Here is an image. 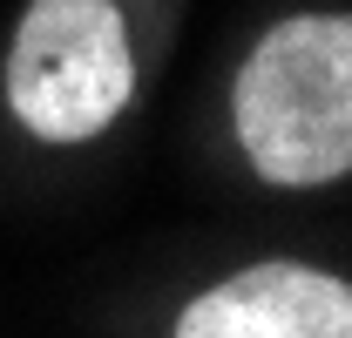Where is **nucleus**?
<instances>
[{
    "instance_id": "f257e3e1",
    "label": "nucleus",
    "mask_w": 352,
    "mask_h": 338,
    "mask_svg": "<svg viewBox=\"0 0 352 338\" xmlns=\"http://www.w3.org/2000/svg\"><path fill=\"white\" fill-rule=\"evenodd\" d=\"M237 142L264 183L311 190L352 169V14L278 21L230 95Z\"/></svg>"
},
{
    "instance_id": "f03ea898",
    "label": "nucleus",
    "mask_w": 352,
    "mask_h": 338,
    "mask_svg": "<svg viewBox=\"0 0 352 338\" xmlns=\"http://www.w3.org/2000/svg\"><path fill=\"white\" fill-rule=\"evenodd\" d=\"M135 54L109 0H34L7 47V109L41 142H88L129 109Z\"/></svg>"
},
{
    "instance_id": "7ed1b4c3",
    "label": "nucleus",
    "mask_w": 352,
    "mask_h": 338,
    "mask_svg": "<svg viewBox=\"0 0 352 338\" xmlns=\"http://www.w3.org/2000/svg\"><path fill=\"white\" fill-rule=\"evenodd\" d=\"M176 338H352V284L311 264H251L183 304Z\"/></svg>"
}]
</instances>
